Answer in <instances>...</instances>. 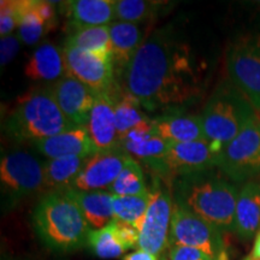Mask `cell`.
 <instances>
[{
  "instance_id": "cell-1",
  "label": "cell",
  "mask_w": 260,
  "mask_h": 260,
  "mask_svg": "<svg viewBox=\"0 0 260 260\" xmlns=\"http://www.w3.org/2000/svg\"><path fill=\"white\" fill-rule=\"evenodd\" d=\"M210 60L186 17L161 25L116 77L117 84L149 112L186 111L203 99Z\"/></svg>"
},
{
  "instance_id": "cell-2",
  "label": "cell",
  "mask_w": 260,
  "mask_h": 260,
  "mask_svg": "<svg viewBox=\"0 0 260 260\" xmlns=\"http://www.w3.org/2000/svg\"><path fill=\"white\" fill-rule=\"evenodd\" d=\"M174 203L222 233L235 230L239 191L217 168L172 180Z\"/></svg>"
},
{
  "instance_id": "cell-3",
  "label": "cell",
  "mask_w": 260,
  "mask_h": 260,
  "mask_svg": "<svg viewBox=\"0 0 260 260\" xmlns=\"http://www.w3.org/2000/svg\"><path fill=\"white\" fill-rule=\"evenodd\" d=\"M31 223L37 236L51 251L69 253L87 246L90 228L65 191L45 194L32 211Z\"/></svg>"
},
{
  "instance_id": "cell-4",
  "label": "cell",
  "mask_w": 260,
  "mask_h": 260,
  "mask_svg": "<svg viewBox=\"0 0 260 260\" xmlns=\"http://www.w3.org/2000/svg\"><path fill=\"white\" fill-rule=\"evenodd\" d=\"M258 111L229 79L223 80L200 113L206 141L217 155L248 125Z\"/></svg>"
},
{
  "instance_id": "cell-5",
  "label": "cell",
  "mask_w": 260,
  "mask_h": 260,
  "mask_svg": "<svg viewBox=\"0 0 260 260\" xmlns=\"http://www.w3.org/2000/svg\"><path fill=\"white\" fill-rule=\"evenodd\" d=\"M75 128L63 115L50 88L34 89L18 100L6 117L4 130L15 142H35Z\"/></svg>"
},
{
  "instance_id": "cell-6",
  "label": "cell",
  "mask_w": 260,
  "mask_h": 260,
  "mask_svg": "<svg viewBox=\"0 0 260 260\" xmlns=\"http://www.w3.org/2000/svg\"><path fill=\"white\" fill-rule=\"evenodd\" d=\"M229 80L260 111V23L237 34L226 53Z\"/></svg>"
},
{
  "instance_id": "cell-7",
  "label": "cell",
  "mask_w": 260,
  "mask_h": 260,
  "mask_svg": "<svg viewBox=\"0 0 260 260\" xmlns=\"http://www.w3.org/2000/svg\"><path fill=\"white\" fill-rule=\"evenodd\" d=\"M0 184L4 207H15L44 188V162L24 151L5 154L0 161Z\"/></svg>"
},
{
  "instance_id": "cell-8",
  "label": "cell",
  "mask_w": 260,
  "mask_h": 260,
  "mask_svg": "<svg viewBox=\"0 0 260 260\" xmlns=\"http://www.w3.org/2000/svg\"><path fill=\"white\" fill-rule=\"evenodd\" d=\"M149 205L140 229L139 249L160 256L169 246L174 197L164 177L154 175L149 188Z\"/></svg>"
},
{
  "instance_id": "cell-9",
  "label": "cell",
  "mask_w": 260,
  "mask_h": 260,
  "mask_svg": "<svg viewBox=\"0 0 260 260\" xmlns=\"http://www.w3.org/2000/svg\"><path fill=\"white\" fill-rule=\"evenodd\" d=\"M217 169L233 182H245L260 174L259 115L219 152Z\"/></svg>"
},
{
  "instance_id": "cell-10",
  "label": "cell",
  "mask_w": 260,
  "mask_h": 260,
  "mask_svg": "<svg viewBox=\"0 0 260 260\" xmlns=\"http://www.w3.org/2000/svg\"><path fill=\"white\" fill-rule=\"evenodd\" d=\"M222 232L174 203L169 246H187L212 260H229Z\"/></svg>"
},
{
  "instance_id": "cell-11",
  "label": "cell",
  "mask_w": 260,
  "mask_h": 260,
  "mask_svg": "<svg viewBox=\"0 0 260 260\" xmlns=\"http://www.w3.org/2000/svg\"><path fill=\"white\" fill-rule=\"evenodd\" d=\"M217 155L206 140L204 141L169 144L168 151L155 175L174 178L217 168Z\"/></svg>"
},
{
  "instance_id": "cell-12",
  "label": "cell",
  "mask_w": 260,
  "mask_h": 260,
  "mask_svg": "<svg viewBox=\"0 0 260 260\" xmlns=\"http://www.w3.org/2000/svg\"><path fill=\"white\" fill-rule=\"evenodd\" d=\"M61 52L68 76L75 77L98 93L111 92L116 86L113 63L100 59L94 54L67 44H64Z\"/></svg>"
},
{
  "instance_id": "cell-13",
  "label": "cell",
  "mask_w": 260,
  "mask_h": 260,
  "mask_svg": "<svg viewBox=\"0 0 260 260\" xmlns=\"http://www.w3.org/2000/svg\"><path fill=\"white\" fill-rule=\"evenodd\" d=\"M50 92L71 125L88 124L90 111L95 105L99 93L68 75L52 84Z\"/></svg>"
},
{
  "instance_id": "cell-14",
  "label": "cell",
  "mask_w": 260,
  "mask_h": 260,
  "mask_svg": "<svg viewBox=\"0 0 260 260\" xmlns=\"http://www.w3.org/2000/svg\"><path fill=\"white\" fill-rule=\"evenodd\" d=\"M130 155L121 148L98 152L88 158L71 189L81 191L109 190Z\"/></svg>"
},
{
  "instance_id": "cell-15",
  "label": "cell",
  "mask_w": 260,
  "mask_h": 260,
  "mask_svg": "<svg viewBox=\"0 0 260 260\" xmlns=\"http://www.w3.org/2000/svg\"><path fill=\"white\" fill-rule=\"evenodd\" d=\"M169 142L154 132L152 119L142 123L119 139V148L138 161L157 172L168 151Z\"/></svg>"
},
{
  "instance_id": "cell-16",
  "label": "cell",
  "mask_w": 260,
  "mask_h": 260,
  "mask_svg": "<svg viewBox=\"0 0 260 260\" xmlns=\"http://www.w3.org/2000/svg\"><path fill=\"white\" fill-rule=\"evenodd\" d=\"M32 146L39 153L48 159L70 157V155L89 158L98 153L87 125L75 126L56 136L35 142Z\"/></svg>"
},
{
  "instance_id": "cell-17",
  "label": "cell",
  "mask_w": 260,
  "mask_h": 260,
  "mask_svg": "<svg viewBox=\"0 0 260 260\" xmlns=\"http://www.w3.org/2000/svg\"><path fill=\"white\" fill-rule=\"evenodd\" d=\"M87 128L98 152L119 148L112 90L99 93L95 105L90 111Z\"/></svg>"
},
{
  "instance_id": "cell-18",
  "label": "cell",
  "mask_w": 260,
  "mask_h": 260,
  "mask_svg": "<svg viewBox=\"0 0 260 260\" xmlns=\"http://www.w3.org/2000/svg\"><path fill=\"white\" fill-rule=\"evenodd\" d=\"M152 123L154 132L169 144L206 140L200 115L186 111L165 112L152 119Z\"/></svg>"
},
{
  "instance_id": "cell-19",
  "label": "cell",
  "mask_w": 260,
  "mask_h": 260,
  "mask_svg": "<svg viewBox=\"0 0 260 260\" xmlns=\"http://www.w3.org/2000/svg\"><path fill=\"white\" fill-rule=\"evenodd\" d=\"M145 25L147 24L129 23L122 21H116L109 24L116 77L125 69L126 65L134 58L136 52L147 39V29Z\"/></svg>"
},
{
  "instance_id": "cell-20",
  "label": "cell",
  "mask_w": 260,
  "mask_h": 260,
  "mask_svg": "<svg viewBox=\"0 0 260 260\" xmlns=\"http://www.w3.org/2000/svg\"><path fill=\"white\" fill-rule=\"evenodd\" d=\"M63 9L73 31L109 25L116 18L115 0H73L63 3Z\"/></svg>"
},
{
  "instance_id": "cell-21",
  "label": "cell",
  "mask_w": 260,
  "mask_h": 260,
  "mask_svg": "<svg viewBox=\"0 0 260 260\" xmlns=\"http://www.w3.org/2000/svg\"><path fill=\"white\" fill-rule=\"evenodd\" d=\"M243 241L260 232V183L247 182L239 191L235 211V230Z\"/></svg>"
},
{
  "instance_id": "cell-22",
  "label": "cell",
  "mask_w": 260,
  "mask_h": 260,
  "mask_svg": "<svg viewBox=\"0 0 260 260\" xmlns=\"http://www.w3.org/2000/svg\"><path fill=\"white\" fill-rule=\"evenodd\" d=\"M80 207L90 230H98L109 225L115 219L112 209L113 195L110 191H65Z\"/></svg>"
},
{
  "instance_id": "cell-23",
  "label": "cell",
  "mask_w": 260,
  "mask_h": 260,
  "mask_svg": "<svg viewBox=\"0 0 260 260\" xmlns=\"http://www.w3.org/2000/svg\"><path fill=\"white\" fill-rule=\"evenodd\" d=\"M24 75L32 81L60 80L67 75L63 52L50 42L40 45L25 64Z\"/></svg>"
},
{
  "instance_id": "cell-24",
  "label": "cell",
  "mask_w": 260,
  "mask_h": 260,
  "mask_svg": "<svg viewBox=\"0 0 260 260\" xmlns=\"http://www.w3.org/2000/svg\"><path fill=\"white\" fill-rule=\"evenodd\" d=\"M88 158L61 157L48 159L44 162V188L47 193L68 191L73 188L75 181L83 170Z\"/></svg>"
},
{
  "instance_id": "cell-25",
  "label": "cell",
  "mask_w": 260,
  "mask_h": 260,
  "mask_svg": "<svg viewBox=\"0 0 260 260\" xmlns=\"http://www.w3.org/2000/svg\"><path fill=\"white\" fill-rule=\"evenodd\" d=\"M65 44L88 52L109 63H113L109 25L87 27L75 30L65 40Z\"/></svg>"
},
{
  "instance_id": "cell-26",
  "label": "cell",
  "mask_w": 260,
  "mask_h": 260,
  "mask_svg": "<svg viewBox=\"0 0 260 260\" xmlns=\"http://www.w3.org/2000/svg\"><path fill=\"white\" fill-rule=\"evenodd\" d=\"M171 4L158 0H118L116 2V19L129 23L148 24L160 15L167 14Z\"/></svg>"
},
{
  "instance_id": "cell-27",
  "label": "cell",
  "mask_w": 260,
  "mask_h": 260,
  "mask_svg": "<svg viewBox=\"0 0 260 260\" xmlns=\"http://www.w3.org/2000/svg\"><path fill=\"white\" fill-rule=\"evenodd\" d=\"M112 95L115 99L117 133H118L119 139L135 126L151 119L141 111L142 106L140 105L138 100L124 92L117 83L112 89Z\"/></svg>"
},
{
  "instance_id": "cell-28",
  "label": "cell",
  "mask_w": 260,
  "mask_h": 260,
  "mask_svg": "<svg viewBox=\"0 0 260 260\" xmlns=\"http://www.w3.org/2000/svg\"><path fill=\"white\" fill-rule=\"evenodd\" d=\"M109 191L116 197L147 194L149 189L146 184V177L140 162L129 157Z\"/></svg>"
},
{
  "instance_id": "cell-29",
  "label": "cell",
  "mask_w": 260,
  "mask_h": 260,
  "mask_svg": "<svg viewBox=\"0 0 260 260\" xmlns=\"http://www.w3.org/2000/svg\"><path fill=\"white\" fill-rule=\"evenodd\" d=\"M149 191L144 195H133V197H116L113 195L112 209L115 219L132 224L136 229H141L146 212L149 205Z\"/></svg>"
},
{
  "instance_id": "cell-30",
  "label": "cell",
  "mask_w": 260,
  "mask_h": 260,
  "mask_svg": "<svg viewBox=\"0 0 260 260\" xmlns=\"http://www.w3.org/2000/svg\"><path fill=\"white\" fill-rule=\"evenodd\" d=\"M87 246L100 259L119 258L126 251L117 236L113 220L102 229L90 230L87 237Z\"/></svg>"
},
{
  "instance_id": "cell-31",
  "label": "cell",
  "mask_w": 260,
  "mask_h": 260,
  "mask_svg": "<svg viewBox=\"0 0 260 260\" xmlns=\"http://www.w3.org/2000/svg\"><path fill=\"white\" fill-rule=\"evenodd\" d=\"M51 28L42 21L32 8V0H21V18L17 35L22 44L35 45L47 34Z\"/></svg>"
},
{
  "instance_id": "cell-32",
  "label": "cell",
  "mask_w": 260,
  "mask_h": 260,
  "mask_svg": "<svg viewBox=\"0 0 260 260\" xmlns=\"http://www.w3.org/2000/svg\"><path fill=\"white\" fill-rule=\"evenodd\" d=\"M21 18V0H3L0 6V34L8 37L18 29Z\"/></svg>"
},
{
  "instance_id": "cell-33",
  "label": "cell",
  "mask_w": 260,
  "mask_h": 260,
  "mask_svg": "<svg viewBox=\"0 0 260 260\" xmlns=\"http://www.w3.org/2000/svg\"><path fill=\"white\" fill-rule=\"evenodd\" d=\"M21 44V39L15 32L2 38L0 40V65L2 68L11 63V60L17 56Z\"/></svg>"
},
{
  "instance_id": "cell-34",
  "label": "cell",
  "mask_w": 260,
  "mask_h": 260,
  "mask_svg": "<svg viewBox=\"0 0 260 260\" xmlns=\"http://www.w3.org/2000/svg\"><path fill=\"white\" fill-rule=\"evenodd\" d=\"M113 225H115L119 241L122 242V245L124 246L126 251L130 248H134V247L139 245V229H136L132 224L122 222V220L118 219H113Z\"/></svg>"
},
{
  "instance_id": "cell-35",
  "label": "cell",
  "mask_w": 260,
  "mask_h": 260,
  "mask_svg": "<svg viewBox=\"0 0 260 260\" xmlns=\"http://www.w3.org/2000/svg\"><path fill=\"white\" fill-rule=\"evenodd\" d=\"M168 260H212L203 252L187 246H172L169 249Z\"/></svg>"
},
{
  "instance_id": "cell-36",
  "label": "cell",
  "mask_w": 260,
  "mask_h": 260,
  "mask_svg": "<svg viewBox=\"0 0 260 260\" xmlns=\"http://www.w3.org/2000/svg\"><path fill=\"white\" fill-rule=\"evenodd\" d=\"M32 8L37 14L42 18L51 29L57 24L56 6L51 2H42V0H32Z\"/></svg>"
},
{
  "instance_id": "cell-37",
  "label": "cell",
  "mask_w": 260,
  "mask_h": 260,
  "mask_svg": "<svg viewBox=\"0 0 260 260\" xmlns=\"http://www.w3.org/2000/svg\"><path fill=\"white\" fill-rule=\"evenodd\" d=\"M123 260H159L157 255L152 253L146 252L144 249H138V251L129 253L123 256Z\"/></svg>"
},
{
  "instance_id": "cell-38",
  "label": "cell",
  "mask_w": 260,
  "mask_h": 260,
  "mask_svg": "<svg viewBox=\"0 0 260 260\" xmlns=\"http://www.w3.org/2000/svg\"><path fill=\"white\" fill-rule=\"evenodd\" d=\"M255 258H260V232L258 233V235L255 236V241H254V247H253L252 254Z\"/></svg>"
}]
</instances>
